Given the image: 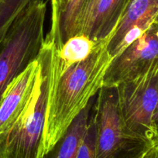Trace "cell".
<instances>
[{
  "mask_svg": "<svg viewBox=\"0 0 158 158\" xmlns=\"http://www.w3.org/2000/svg\"><path fill=\"white\" fill-rule=\"evenodd\" d=\"M158 23L113 59L105 76L104 87H116L121 82L147 69L158 60Z\"/></svg>",
  "mask_w": 158,
  "mask_h": 158,
  "instance_id": "8992f818",
  "label": "cell"
},
{
  "mask_svg": "<svg viewBox=\"0 0 158 158\" xmlns=\"http://www.w3.org/2000/svg\"><path fill=\"white\" fill-rule=\"evenodd\" d=\"M99 2V0H86L83 14H82L81 23L79 34H85L88 36L89 35L93 15H94V10H95Z\"/></svg>",
  "mask_w": 158,
  "mask_h": 158,
  "instance_id": "9a60e30c",
  "label": "cell"
},
{
  "mask_svg": "<svg viewBox=\"0 0 158 158\" xmlns=\"http://www.w3.org/2000/svg\"><path fill=\"white\" fill-rule=\"evenodd\" d=\"M144 156V155H143ZM143 157H139V158H143Z\"/></svg>",
  "mask_w": 158,
  "mask_h": 158,
  "instance_id": "d6986e66",
  "label": "cell"
},
{
  "mask_svg": "<svg viewBox=\"0 0 158 158\" xmlns=\"http://www.w3.org/2000/svg\"><path fill=\"white\" fill-rule=\"evenodd\" d=\"M143 158H158V143L153 145L145 154Z\"/></svg>",
  "mask_w": 158,
  "mask_h": 158,
  "instance_id": "e0dca14e",
  "label": "cell"
},
{
  "mask_svg": "<svg viewBox=\"0 0 158 158\" xmlns=\"http://www.w3.org/2000/svg\"><path fill=\"white\" fill-rule=\"evenodd\" d=\"M116 89L127 128L156 144L153 117L158 102V60L143 72L121 82Z\"/></svg>",
  "mask_w": 158,
  "mask_h": 158,
  "instance_id": "5b68a950",
  "label": "cell"
},
{
  "mask_svg": "<svg viewBox=\"0 0 158 158\" xmlns=\"http://www.w3.org/2000/svg\"><path fill=\"white\" fill-rule=\"evenodd\" d=\"M96 158H139L155 143L135 135L121 114L116 87L99 92L94 114Z\"/></svg>",
  "mask_w": 158,
  "mask_h": 158,
  "instance_id": "277c9868",
  "label": "cell"
},
{
  "mask_svg": "<svg viewBox=\"0 0 158 158\" xmlns=\"http://www.w3.org/2000/svg\"><path fill=\"white\" fill-rule=\"evenodd\" d=\"M91 107L90 103L74 119L62 138L41 158H76L88 127Z\"/></svg>",
  "mask_w": 158,
  "mask_h": 158,
  "instance_id": "9c48e42d",
  "label": "cell"
},
{
  "mask_svg": "<svg viewBox=\"0 0 158 158\" xmlns=\"http://www.w3.org/2000/svg\"><path fill=\"white\" fill-rule=\"evenodd\" d=\"M51 4L50 29L47 35L59 45H63L60 35V15L67 0H50Z\"/></svg>",
  "mask_w": 158,
  "mask_h": 158,
  "instance_id": "5bb4252c",
  "label": "cell"
},
{
  "mask_svg": "<svg viewBox=\"0 0 158 158\" xmlns=\"http://www.w3.org/2000/svg\"><path fill=\"white\" fill-rule=\"evenodd\" d=\"M86 0H67L60 15L62 43L80 32L82 14Z\"/></svg>",
  "mask_w": 158,
  "mask_h": 158,
  "instance_id": "8fae6325",
  "label": "cell"
},
{
  "mask_svg": "<svg viewBox=\"0 0 158 158\" xmlns=\"http://www.w3.org/2000/svg\"><path fill=\"white\" fill-rule=\"evenodd\" d=\"M97 43L85 34H77L64 42L56 55L57 70L60 73L86 60L94 51Z\"/></svg>",
  "mask_w": 158,
  "mask_h": 158,
  "instance_id": "30bf717a",
  "label": "cell"
},
{
  "mask_svg": "<svg viewBox=\"0 0 158 158\" xmlns=\"http://www.w3.org/2000/svg\"><path fill=\"white\" fill-rule=\"evenodd\" d=\"M46 11V0L34 1L0 41V100L8 85L38 56L45 40Z\"/></svg>",
  "mask_w": 158,
  "mask_h": 158,
  "instance_id": "3957f363",
  "label": "cell"
},
{
  "mask_svg": "<svg viewBox=\"0 0 158 158\" xmlns=\"http://www.w3.org/2000/svg\"><path fill=\"white\" fill-rule=\"evenodd\" d=\"M153 127L155 134V142L158 143V102L153 117Z\"/></svg>",
  "mask_w": 158,
  "mask_h": 158,
  "instance_id": "2e32d148",
  "label": "cell"
},
{
  "mask_svg": "<svg viewBox=\"0 0 158 158\" xmlns=\"http://www.w3.org/2000/svg\"><path fill=\"white\" fill-rule=\"evenodd\" d=\"M109 41L108 37L98 43L86 60L62 73L57 70L56 55L59 48L54 43L41 157L62 138L74 119L104 86L107 71L113 60L108 48Z\"/></svg>",
  "mask_w": 158,
  "mask_h": 158,
  "instance_id": "6da1fadb",
  "label": "cell"
},
{
  "mask_svg": "<svg viewBox=\"0 0 158 158\" xmlns=\"http://www.w3.org/2000/svg\"><path fill=\"white\" fill-rule=\"evenodd\" d=\"M55 42L46 35L39 53V68L30 98L20 117L0 134V158H40Z\"/></svg>",
  "mask_w": 158,
  "mask_h": 158,
  "instance_id": "7a4b0ae2",
  "label": "cell"
},
{
  "mask_svg": "<svg viewBox=\"0 0 158 158\" xmlns=\"http://www.w3.org/2000/svg\"><path fill=\"white\" fill-rule=\"evenodd\" d=\"M39 64L37 56L6 87L0 100V134L13 124L26 107L33 89Z\"/></svg>",
  "mask_w": 158,
  "mask_h": 158,
  "instance_id": "52a82bcc",
  "label": "cell"
},
{
  "mask_svg": "<svg viewBox=\"0 0 158 158\" xmlns=\"http://www.w3.org/2000/svg\"><path fill=\"white\" fill-rule=\"evenodd\" d=\"M129 0H99L88 36L98 43L111 37L120 22Z\"/></svg>",
  "mask_w": 158,
  "mask_h": 158,
  "instance_id": "ba28073f",
  "label": "cell"
},
{
  "mask_svg": "<svg viewBox=\"0 0 158 158\" xmlns=\"http://www.w3.org/2000/svg\"><path fill=\"white\" fill-rule=\"evenodd\" d=\"M76 158H96V125L94 117H91L79 147Z\"/></svg>",
  "mask_w": 158,
  "mask_h": 158,
  "instance_id": "4fadbf2b",
  "label": "cell"
},
{
  "mask_svg": "<svg viewBox=\"0 0 158 158\" xmlns=\"http://www.w3.org/2000/svg\"><path fill=\"white\" fill-rule=\"evenodd\" d=\"M36 0H0V41L18 15Z\"/></svg>",
  "mask_w": 158,
  "mask_h": 158,
  "instance_id": "7c38bea8",
  "label": "cell"
},
{
  "mask_svg": "<svg viewBox=\"0 0 158 158\" xmlns=\"http://www.w3.org/2000/svg\"><path fill=\"white\" fill-rule=\"evenodd\" d=\"M156 35H157V37H158V28H157V29H156Z\"/></svg>",
  "mask_w": 158,
  "mask_h": 158,
  "instance_id": "ac0fdd59",
  "label": "cell"
}]
</instances>
